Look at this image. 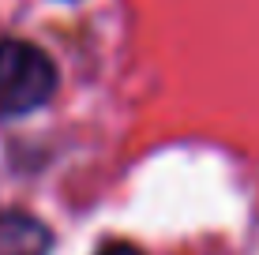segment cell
I'll use <instances>...</instances> for the list:
<instances>
[{"label":"cell","instance_id":"cell-3","mask_svg":"<svg viewBox=\"0 0 259 255\" xmlns=\"http://www.w3.org/2000/svg\"><path fill=\"white\" fill-rule=\"evenodd\" d=\"M98 255H143L136 244H109V248H102Z\"/></svg>","mask_w":259,"mask_h":255},{"label":"cell","instance_id":"cell-1","mask_svg":"<svg viewBox=\"0 0 259 255\" xmlns=\"http://www.w3.org/2000/svg\"><path fill=\"white\" fill-rule=\"evenodd\" d=\"M57 90V64L34 41H0V120L41 109Z\"/></svg>","mask_w":259,"mask_h":255},{"label":"cell","instance_id":"cell-2","mask_svg":"<svg viewBox=\"0 0 259 255\" xmlns=\"http://www.w3.org/2000/svg\"><path fill=\"white\" fill-rule=\"evenodd\" d=\"M53 236L34 214L0 210V255H49Z\"/></svg>","mask_w":259,"mask_h":255}]
</instances>
